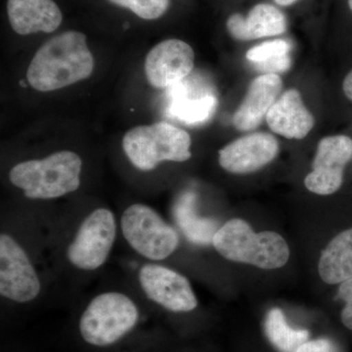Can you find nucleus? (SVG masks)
<instances>
[{
    "label": "nucleus",
    "instance_id": "1",
    "mask_svg": "<svg viewBox=\"0 0 352 352\" xmlns=\"http://www.w3.org/2000/svg\"><path fill=\"white\" fill-rule=\"evenodd\" d=\"M94 69L87 36L71 31L46 41L28 68L30 85L41 92L54 91L87 80Z\"/></svg>",
    "mask_w": 352,
    "mask_h": 352
},
{
    "label": "nucleus",
    "instance_id": "2",
    "mask_svg": "<svg viewBox=\"0 0 352 352\" xmlns=\"http://www.w3.org/2000/svg\"><path fill=\"white\" fill-rule=\"evenodd\" d=\"M212 245L222 258L233 263L251 264L261 270H273L288 263V243L273 231L254 232L245 220L234 219L219 227Z\"/></svg>",
    "mask_w": 352,
    "mask_h": 352
},
{
    "label": "nucleus",
    "instance_id": "3",
    "mask_svg": "<svg viewBox=\"0 0 352 352\" xmlns=\"http://www.w3.org/2000/svg\"><path fill=\"white\" fill-rule=\"evenodd\" d=\"M82 161L75 152L59 151L13 166L9 179L31 200H52L76 191Z\"/></svg>",
    "mask_w": 352,
    "mask_h": 352
},
{
    "label": "nucleus",
    "instance_id": "4",
    "mask_svg": "<svg viewBox=\"0 0 352 352\" xmlns=\"http://www.w3.org/2000/svg\"><path fill=\"white\" fill-rule=\"evenodd\" d=\"M191 144L186 131L164 122L133 127L122 138L126 157L142 171L155 170L163 162L188 161Z\"/></svg>",
    "mask_w": 352,
    "mask_h": 352
},
{
    "label": "nucleus",
    "instance_id": "5",
    "mask_svg": "<svg viewBox=\"0 0 352 352\" xmlns=\"http://www.w3.org/2000/svg\"><path fill=\"white\" fill-rule=\"evenodd\" d=\"M139 309L133 300L120 292L99 294L88 303L80 320L82 339L94 346H109L135 327Z\"/></svg>",
    "mask_w": 352,
    "mask_h": 352
},
{
    "label": "nucleus",
    "instance_id": "6",
    "mask_svg": "<svg viewBox=\"0 0 352 352\" xmlns=\"http://www.w3.org/2000/svg\"><path fill=\"white\" fill-rule=\"evenodd\" d=\"M120 228L127 244L149 261L170 258L179 245L177 231L154 208L133 204L124 210Z\"/></svg>",
    "mask_w": 352,
    "mask_h": 352
},
{
    "label": "nucleus",
    "instance_id": "7",
    "mask_svg": "<svg viewBox=\"0 0 352 352\" xmlns=\"http://www.w3.org/2000/svg\"><path fill=\"white\" fill-rule=\"evenodd\" d=\"M112 210L99 208L87 215L67 248L69 263L78 270L94 271L108 261L117 238Z\"/></svg>",
    "mask_w": 352,
    "mask_h": 352
},
{
    "label": "nucleus",
    "instance_id": "8",
    "mask_svg": "<svg viewBox=\"0 0 352 352\" xmlns=\"http://www.w3.org/2000/svg\"><path fill=\"white\" fill-rule=\"evenodd\" d=\"M41 281L29 254L7 233L0 235V295L14 302L38 298Z\"/></svg>",
    "mask_w": 352,
    "mask_h": 352
},
{
    "label": "nucleus",
    "instance_id": "9",
    "mask_svg": "<svg viewBox=\"0 0 352 352\" xmlns=\"http://www.w3.org/2000/svg\"><path fill=\"white\" fill-rule=\"evenodd\" d=\"M145 296L171 312L193 311L198 300L189 280L177 271L156 263H146L138 272Z\"/></svg>",
    "mask_w": 352,
    "mask_h": 352
},
{
    "label": "nucleus",
    "instance_id": "10",
    "mask_svg": "<svg viewBox=\"0 0 352 352\" xmlns=\"http://www.w3.org/2000/svg\"><path fill=\"white\" fill-rule=\"evenodd\" d=\"M351 161V138L332 135L322 138L317 146L312 171L305 177V187L317 195H333L342 187L344 170Z\"/></svg>",
    "mask_w": 352,
    "mask_h": 352
},
{
    "label": "nucleus",
    "instance_id": "11",
    "mask_svg": "<svg viewBox=\"0 0 352 352\" xmlns=\"http://www.w3.org/2000/svg\"><path fill=\"white\" fill-rule=\"evenodd\" d=\"M194 58L188 43L180 39H166L154 46L146 56V78L154 87H173L191 74Z\"/></svg>",
    "mask_w": 352,
    "mask_h": 352
},
{
    "label": "nucleus",
    "instance_id": "12",
    "mask_svg": "<svg viewBox=\"0 0 352 352\" xmlns=\"http://www.w3.org/2000/svg\"><path fill=\"white\" fill-rule=\"evenodd\" d=\"M279 143L270 133H252L236 139L219 150V162L233 175L254 173L271 163L279 153Z\"/></svg>",
    "mask_w": 352,
    "mask_h": 352
},
{
    "label": "nucleus",
    "instance_id": "13",
    "mask_svg": "<svg viewBox=\"0 0 352 352\" xmlns=\"http://www.w3.org/2000/svg\"><path fill=\"white\" fill-rule=\"evenodd\" d=\"M282 88L283 82L275 74H263L254 78L248 88L244 100L234 113V126L241 131L256 129L279 98Z\"/></svg>",
    "mask_w": 352,
    "mask_h": 352
},
{
    "label": "nucleus",
    "instance_id": "14",
    "mask_svg": "<svg viewBox=\"0 0 352 352\" xmlns=\"http://www.w3.org/2000/svg\"><path fill=\"white\" fill-rule=\"evenodd\" d=\"M271 131L288 139H303L314 129L315 120L305 107L300 91L287 90L275 102L265 117Z\"/></svg>",
    "mask_w": 352,
    "mask_h": 352
},
{
    "label": "nucleus",
    "instance_id": "15",
    "mask_svg": "<svg viewBox=\"0 0 352 352\" xmlns=\"http://www.w3.org/2000/svg\"><path fill=\"white\" fill-rule=\"evenodd\" d=\"M170 115L189 126L208 122L217 107V96L210 88L196 87L186 78L170 87Z\"/></svg>",
    "mask_w": 352,
    "mask_h": 352
},
{
    "label": "nucleus",
    "instance_id": "16",
    "mask_svg": "<svg viewBox=\"0 0 352 352\" xmlns=\"http://www.w3.org/2000/svg\"><path fill=\"white\" fill-rule=\"evenodd\" d=\"M7 13L14 31L22 36L50 34L61 25L63 16L53 0H8Z\"/></svg>",
    "mask_w": 352,
    "mask_h": 352
},
{
    "label": "nucleus",
    "instance_id": "17",
    "mask_svg": "<svg viewBox=\"0 0 352 352\" xmlns=\"http://www.w3.org/2000/svg\"><path fill=\"white\" fill-rule=\"evenodd\" d=\"M227 29L238 41H254L279 36L287 30V19L282 11L270 4H258L247 17L234 14L227 20Z\"/></svg>",
    "mask_w": 352,
    "mask_h": 352
},
{
    "label": "nucleus",
    "instance_id": "18",
    "mask_svg": "<svg viewBox=\"0 0 352 352\" xmlns=\"http://www.w3.org/2000/svg\"><path fill=\"white\" fill-rule=\"evenodd\" d=\"M318 273L328 285H340L352 277V228L330 241L319 258Z\"/></svg>",
    "mask_w": 352,
    "mask_h": 352
},
{
    "label": "nucleus",
    "instance_id": "19",
    "mask_svg": "<svg viewBox=\"0 0 352 352\" xmlns=\"http://www.w3.org/2000/svg\"><path fill=\"white\" fill-rule=\"evenodd\" d=\"M195 207V194H183L175 206L173 214L176 222L190 242L198 245L212 244L217 230V223L214 220L199 217Z\"/></svg>",
    "mask_w": 352,
    "mask_h": 352
},
{
    "label": "nucleus",
    "instance_id": "20",
    "mask_svg": "<svg viewBox=\"0 0 352 352\" xmlns=\"http://www.w3.org/2000/svg\"><path fill=\"white\" fill-rule=\"evenodd\" d=\"M264 333L273 346L280 352H295L309 339V332L289 325L280 308L270 310L264 321Z\"/></svg>",
    "mask_w": 352,
    "mask_h": 352
},
{
    "label": "nucleus",
    "instance_id": "21",
    "mask_svg": "<svg viewBox=\"0 0 352 352\" xmlns=\"http://www.w3.org/2000/svg\"><path fill=\"white\" fill-rule=\"evenodd\" d=\"M291 43L285 39H274L254 46L248 51L245 57L263 74L285 73L292 66L289 51Z\"/></svg>",
    "mask_w": 352,
    "mask_h": 352
},
{
    "label": "nucleus",
    "instance_id": "22",
    "mask_svg": "<svg viewBox=\"0 0 352 352\" xmlns=\"http://www.w3.org/2000/svg\"><path fill=\"white\" fill-rule=\"evenodd\" d=\"M117 6L126 7L138 17L156 20L168 10L170 0H110Z\"/></svg>",
    "mask_w": 352,
    "mask_h": 352
},
{
    "label": "nucleus",
    "instance_id": "23",
    "mask_svg": "<svg viewBox=\"0 0 352 352\" xmlns=\"http://www.w3.org/2000/svg\"><path fill=\"white\" fill-rule=\"evenodd\" d=\"M295 352H340L338 346L328 339L307 340Z\"/></svg>",
    "mask_w": 352,
    "mask_h": 352
},
{
    "label": "nucleus",
    "instance_id": "24",
    "mask_svg": "<svg viewBox=\"0 0 352 352\" xmlns=\"http://www.w3.org/2000/svg\"><path fill=\"white\" fill-rule=\"evenodd\" d=\"M337 300H342L344 303L352 300V277L340 284Z\"/></svg>",
    "mask_w": 352,
    "mask_h": 352
},
{
    "label": "nucleus",
    "instance_id": "25",
    "mask_svg": "<svg viewBox=\"0 0 352 352\" xmlns=\"http://www.w3.org/2000/svg\"><path fill=\"white\" fill-rule=\"evenodd\" d=\"M340 319H342V324L352 331V300L346 302V305L342 308V314H340Z\"/></svg>",
    "mask_w": 352,
    "mask_h": 352
},
{
    "label": "nucleus",
    "instance_id": "26",
    "mask_svg": "<svg viewBox=\"0 0 352 352\" xmlns=\"http://www.w3.org/2000/svg\"><path fill=\"white\" fill-rule=\"evenodd\" d=\"M342 90H344L346 98L352 102V69L344 78V82H342Z\"/></svg>",
    "mask_w": 352,
    "mask_h": 352
},
{
    "label": "nucleus",
    "instance_id": "27",
    "mask_svg": "<svg viewBox=\"0 0 352 352\" xmlns=\"http://www.w3.org/2000/svg\"><path fill=\"white\" fill-rule=\"evenodd\" d=\"M274 1L280 6H289L298 1V0H274Z\"/></svg>",
    "mask_w": 352,
    "mask_h": 352
},
{
    "label": "nucleus",
    "instance_id": "28",
    "mask_svg": "<svg viewBox=\"0 0 352 352\" xmlns=\"http://www.w3.org/2000/svg\"><path fill=\"white\" fill-rule=\"evenodd\" d=\"M347 4H349V10H351L352 13V0H347Z\"/></svg>",
    "mask_w": 352,
    "mask_h": 352
}]
</instances>
